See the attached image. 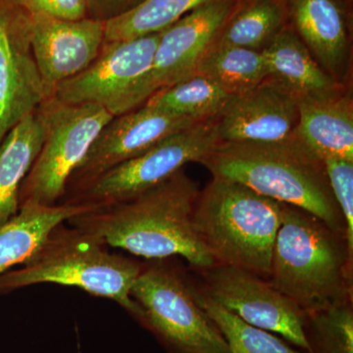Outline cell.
I'll list each match as a JSON object with an SVG mask.
<instances>
[{
    "mask_svg": "<svg viewBox=\"0 0 353 353\" xmlns=\"http://www.w3.org/2000/svg\"><path fill=\"white\" fill-rule=\"evenodd\" d=\"M143 263L109 252L99 236L65 222L57 225L21 268L0 275V294L38 284L70 285L122 306L141 324L143 312L131 289Z\"/></svg>",
    "mask_w": 353,
    "mask_h": 353,
    "instance_id": "cell-4",
    "label": "cell"
},
{
    "mask_svg": "<svg viewBox=\"0 0 353 353\" xmlns=\"http://www.w3.org/2000/svg\"><path fill=\"white\" fill-rule=\"evenodd\" d=\"M31 43L46 99L60 83L78 75L99 57L105 23L85 18L69 21L43 11L31 13Z\"/></svg>",
    "mask_w": 353,
    "mask_h": 353,
    "instance_id": "cell-14",
    "label": "cell"
},
{
    "mask_svg": "<svg viewBox=\"0 0 353 353\" xmlns=\"http://www.w3.org/2000/svg\"><path fill=\"white\" fill-rule=\"evenodd\" d=\"M285 19L311 54L336 80L350 52V4L341 0H283Z\"/></svg>",
    "mask_w": 353,
    "mask_h": 353,
    "instance_id": "cell-16",
    "label": "cell"
},
{
    "mask_svg": "<svg viewBox=\"0 0 353 353\" xmlns=\"http://www.w3.org/2000/svg\"><path fill=\"white\" fill-rule=\"evenodd\" d=\"M241 0H219L190 11L161 32L152 66L109 109L113 116L141 108L159 90L196 75Z\"/></svg>",
    "mask_w": 353,
    "mask_h": 353,
    "instance_id": "cell-9",
    "label": "cell"
},
{
    "mask_svg": "<svg viewBox=\"0 0 353 353\" xmlns=\"http://www.w3.org/2000/svg\"><path fill=\"white\" fill-rule=\"evenodd\" d=\"M201 292L232 314L307 353L304 314L266 280L245 269L216 264L206 270Z\"/></svg>",
    "mask_w": 353,
    "mask_h": 353,
    "instance_id": "cell-10",
    "label": "cell"
},
{
    "mask_svg": "<svg viewBox=\"0 0 353 353\" xmlns=\"http://www.w3.org/2000/svg\"><path fill=\"white\" fill-rule=\"evenodd\" d=\"M307 353H353L352 299L304 314Z\"/></svg>",
    "mask_w": 353,
    "mask_h": 353,
    "instance_id": "cell-26",
    "label": "cell"
},
{
    "mask_svg": "<svg viewBox=\"0 0 353 353\" xmlns=\"http://www.w3.org/2000/svg\"><path fill=\"white\" fill-rule=\"evenodd\" d=\"M31 29V12L22 0H0V143L46 101Z\"/></svg>",
    "mask_w": 353,
    "mask_h": 353,
    "instance_id": "cell-12",
    "label": "cell"
},
{
    "mask_svg": "<svg viewBox=\"0 0 353 353\" xmlns=\"http://www.w3.org/2000/svg\"><path fill=\"white\" fill-rule=\"evenodd\" d=\"M201 190L185 171L131 201L95 209L67 221L113 248L148 260L182 256L197 270L216 265L192 223Z\"/></svg>",
    "mask_w": 353,
    "mask_h": 353,
    "instance_id": "cell-1",
    "label": "cell"
},
{
    "mask_svg": "<svg viewBox=\"0 0 353 353\" xmlns=\"http://www.w3.org/2000/svg\"><path fill=\"white\" fill-rule=\"evenodd\" d=\"M352 259L343 234L284 203L267 281L303 314L352 299Z\"/></svg>",
    "mask_w": 353,
    "mask_h": 353,
    "instance_id": "cell-3",
    "label": "cell"
},
{
    "mask_svg": "<svg viewBox=\"0 0 353 353\" xmlns=\"http://www.w3.org/2000/svg\"><path fill=\"white\" fill-rule=\"evenodd\" d=\"M196 123L199 121L164 112L145 104L114 116L72 172L60 203L87 189L114 167L143 154L164 139Z\"/></svg>",
    "mask_w": 353,
    "mask_h": 353,
    "instance_id": "cell-11",
    "label": "cell"
},
{
    "mask_svg": "<svg viewBox=\"0 0 353 353\" xmlns=\"http://www.w3.org/2000/svg\"><path fill=\"white\" fill-rule=\"evenodd\" d=\"M37 110L43 123V143L21 185L19 208L60 203L72 172L114 117L103 106L66 104L54 97L44 101Z\"/></svg>",
    "mask_w": 353,
    "mask_h": 353,
    "instance_id": "cell-7",
    "label": "cell"
},
{
    "mask_svg": "<svg viewBox=\"0 0 353 353\" xmlns=\"http://www.w3.org/2000/svg\"><path fill=\"white\" fill-rule=\"evenodd\" d=\"M341 1L345 2V3L352 4V0H341Z\"/></svg>",
    "mask_w": 353,
    "mask_h": 353,
    "instance_id": "cell-31",
    "label": "cell"
},
{
    "mask_svg": "<svg viewBox=\"0 0 353 353\" xmlns=\"http://www.w3.org/2000/svg\"><path fill=\"white\" fill-rule=\"evenodd\" d=\"M196 74L206 77L232 97L248 92L268 79L261 51L215 43L201 58Z\"/></svg>",
    "mask_w": 353,
    "mask_h": 353,
    "instance_id": "cell-21",
    "label": "cell"
},
{
    "mask_svg": "<svg viewBox=\"0 0 353 353\" xmlns=\"http://www.w3.org/2000/svg\"><path fill=\"white\" fill-rule=\"evenodd\" d=\"M219 0H143L105 23L104 41H126L163 32L190 11Z\"/></svg>",
    "mask_w": 353,
    "mask_h": 353,
    "instance_id": "cell-24",
    "label": "cell"
},
{
    "mask_svg": "<svg viewBox=\"0 0 353 353\" xmlns=\"http://www.w3.org/2000/svg\"><path fill=\"white\" fill-rule=\"evenodd\" d=\"M194 294L197 303L224 336L231 353H304L290 347L270 332L243 321L196 288Z\"/></svg>",
    "mask_w": 353,
    "mask_h": 353,
    "instance_id": "cell-25",
    "label": "cell"
},
{
    "mask_svg": "<svg viewBox=\"0 0 353 353\" xmlns=\"http://www.w3.org/2000/svg\"><path fill=\"white\" fill-rule=\"evenodd\" d=\"M294 134L318 157L353 161V105L348 95L299 99Z\"/></svg>",
    "mask_w": 353,
    "mask_h": 353,
    "instance_id": "cell-18",
    "label": "cell"
},
{
    "mask_svg": "<svg viewBox=\"0 0 353 353\" xmlns=\"http://www.w3.org/2000/svg\"><path fill=\"white\" fill-rule=\"evenodd\" d=\"M44 139L43 120L30 114L0 143V226L19 212V190L36 161Z\"/></svg>",
    "mask_w": 353,
    "mask_h": 353,
    "instance_id": "cell-20",
    "label": "cell"
},
{
    "mask_svg": "<svg viewBox=\"0 0 353 353\" xmlns=\"http://www.w3.org/2000/svg\"><path fill=\"white\" fill-rule=\"evenodd\" d=\"M168 259L148 260L131 289L141 324L168 353H231L227 341L197 303L194 285Z\"/></svg>",
    "mask_w": 353,
    "mask_h": 353,
    "instance_id": "cell-6",
    "label": "cell"
},
{
    "mask_svg": "<svg viewBox=\"0 0 353 353\" xmlns=\"http://www.w3.org/2000/svg\"><path fill=\"white\" fill-rule=\"evenodd\" d=\"M330 187L345 220V236L350 256L353 259V161L341 158L323 159Z\"/></svg>",
    "mask_w": 353,
    "mask_h": 353,
    "instance_id": "cell-27",
    "label": "cell"
},
{
    "mask_svg": "<svg viewBox=\"0 0 353 353\" xmlns=\"http://www.w3.org/2000/svg\"><path fill=\"white\" fill-rule=\"evenodd\" d=\"M161 32L104 41L94 61L78 75L60 83L53 97L66 104H97L109 111L150 68Z\"/></svg>",
    "mask_w": 353,
    "mask_h": 353,
    "instance_id": "cell-13",
    "label": "cell"
},
{
    "mask_svg": "<svg viewBox=\"0 0 353 353\" xmlns=\"http://www.w3.org/2000/svg\"><path fill=\"white\" fill-rule=\"evenodd\" d=\"M143 0H87L90 17L108 22L129 12Z\"/></svg>",
    "mask_w": 353,
    "mask_h": 353,
    "instance_id": "cell-29",
    "label": "cell"
},
{
    "mask_svg": "<svg viewBox=\"0 0 353 353\" xmlns=\"http://www.w3.org/2000/svg\"><path fill=\"white\" fill-rule=\"evenodd\" d=\"M297 122L296 97L267 79L231 97L217 117L218 134L228 143H280L294 136Z\"/></svg>",
    "mask_w": 353,
    "mask_h": 353,
    "instance_id": "cell-15",
    "label": "cell"
},
{
    "mask_svg": "<svg viewBox=\"0 0 353 353\" xmlns=\"http://www.w3.org/2000/svg\"><path fill=\"white\" fill-rule=\"evenodd\" d=\"M231 97L212 81L196 74L159 90L145 104L164 112L202 122L217 118Z\"/></svg>",
    "mask_w": 353,
    "mask_h": 353,
    "instance_id": "cell-23",
    "label": "cell"
},
{
    "mask_svg": "<svg viewBox=\"0 0 353 353\" xmlns=\"http://www.w3.org/2000/svg\"><path fill=\"white\" fill-rule=\"evenodd\" d=\"M285 25L283 0H241L215 43L261 51Z\"/></svg>",
    "mask_w": 353,
    "mask_h": 353,
    "instance_id": "cell-22",
    "label": "cell"
},
{
    "mask_svg": "<svg viewBox=\"0 0 353 353\" xmlns=\"http://www.w3.org/2000/svg\"><path fill=\"white\" fill-rule=\"evenodd\" d=\"M59 19L76 21L90 17L87 0H36V11Z\"/></svg>",
    "mask_w": 353,
    "mask_h": 353,
    "instance_id": "cell-28",
    "label": "cell"
},
{
    "mask_svg": "<svg viewBox=\"0 0 353 353\" xmlns=\"http://www.w3.org/2000/svg\"><path fill=\"white\" fill-rule=\"evenodd\" d=\"M283 205L241 183L213 178L199 192L192 223L216 264L268 280Z\"/></svg>",
    "mask_w": 353,
    "mask_h": 353,
    "instance_id": "cell-5",
    "label": "cell"
},
{
    "mask_svg": "<svg viewBox=\"0 0 353 353\" xmlns=\"http://www.w3.org/2000/svg\"><path fill=\"white\" fill-rule=\"evenodd\" d=\"M199 163L213 178L241 183L262 196L303 209L345 236V220L324 162L296 134L280 143L219 141Z\"/></svg>",
    "mask_w": 353,
    "mask_h": 353,
    "instance_id": "cell-2",
    "label": "cell"
},
{
    "mask_svg": "<svg viewBox=\"0 0 353 353\" xmlns=\"http://www.w3.org/2000/svg\"><path fill=\"white\" fill-rule=\"evenodd\" d=\"M22 2L30 12L34 13L36 11V0H22Z\"/></svg>",
    "mask_w": 353,
    "mask_h": 353,
    "instance_id": "cell-30",
    "label": "cell"
},
{
    "mask_svg": "<svg viewBox=\"0 0 353 353\" xmlns=\"http://www.w3.org/2000/svg\"><path fill=\"white\" fill-rule=\"evenodd\" d=\"M94 209L66 202L21 206L17 215L0 226V275L27 261L57 225Z\"/></svg>",
    "mask_w": 353,
    "mask_h": 353,
    "instance_id": "cell-19",
    "label": "cell"
},
{
    "mask_svg": "<svg viewBox=\"0 0 353 353\" xmlns=\"http://www.w3.org/2000/svg\"><path fill=\"white\" fill-rule=\"evenodd\" d=\"M268 79L299 99H321L343 94L341 83L316 61L289 26L261 50Z\"/></svg>",
    "mask_w": 353,
    "mask_h": 353,
    "instance_id": "cell-17",
    "label": "cell"
},
{
    "mask_svg": "<svg viewBox=\"0 0 353 353\" xmlns=\"http://www.w3.org/2000/svg\"><path fill=\"white\" fill-rule=\"evenodd\" d=\"M219 141L217 118L196 123L114 167L61 203L99 209L131 201L168 180L188 163H199Z\"/></svg>",
    "mask_w": 353,
    "mask_h": 353,
    "instance_id": "cell-8",
    "label": "cell"
}]
</instances>
